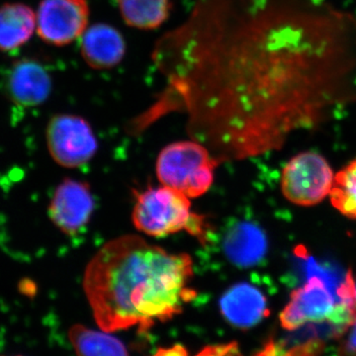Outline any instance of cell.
<instances>
[{
  "instance_id": "cell-1",
  "label": "cell",
  "mask_w": 356,
  "mask_h": 356,
  "mask_svg": "<svg viewBox=\"0 0 356 356\" xmlns=\"http://www.w3.org/2000/svg\"><path fill=\"white\" fill-rule=\"evenodd\" d=\"M151 58L163 86L129 133L181 114L221 163L280 151L356 103V16L327 0H193Z\"/></svg>"
},
{
  "instance_id": "cell-2",
  "label": "cell",
  "mask_w": 356,
  "mask_h": 356,
  "mask_svg": "<svg viewBox=\"0 0 356 356\" xmlns=\"http://www.w3.org/2000/svg\"><path fill=\"white\" fill-rule=\"evenodd\" d=\"M193 261L142 236L126 235L104 245L86 266L83 290L100 330L137 327L146 332L179 315L196 297L189 287Z\"/></svg>"
},
{
  "instance_id": "cell-3",
  "label": "cell",
  "mask_w": 356,
  "mask_h": 356,
  "mask_svg": "<svg viewBox=\"0 0 356 356\" xmlns=\"http://www.w3.org/2000/svg\"><path fill=\"white\" fill-rule=\"evenodd\" d=\"M132 220L136 229L147 236L163 238L186 231L199 242L207 240L206 217L192 212L189 197L166 185L137 194Z\"/></svg>"
},
{
  "instance_id": "cell-4",
  "label": "cell",
  "mask_w": 356,
  "mask_h": 356,
  "mask_svg": "<svg viewBox=\"0 0 356 356\" xmlns=\"http://www.w3.org/2000/svg\"><path fill=\"white\" fill-rule=\"evenodd\" d=\"M219 161L201 143L179 140L163 147L156 159V175L161 184L197 198L214 182Z\"/></svg>"
},
{
  "instance_id": "cell-5",
  "label": "cell",
  "mask_w": 356,
  "mask_h": 356,
  "mask_svg": "<svg viewBox=\"0 0 356 356\" xmlns=\"http://www.w3.org/2000/svg\"><path fill=\"white\" fill-rule=\"evenodd\" d=\"M356 317V302L351 297L337 301L332 290L317 276L290 295L289 302L280 313L281 327L294 331L306 324L329 322L346 330Z\"/></svg>"
},
{
  "instance_id": "cell-6",
  "label": "cell",
  "mask_w": 356,
  "mask_h": 356,
  "mask_svg": "<svg viewBox=\"0 0 356 356\" xmlns=\"http://www.w3.org/2000/svg\"><path fill=\"white\" fill-rule=\"evenodd\" d=\"M334 173L322 154L302 152L283 168L281 191L295 205H317L331 193Z\"/></svg>"
},
{
  "instance_id": "cell-7",
  "label": "cell",
  "mask_w": 356,
  "mask_h": 356,
  "mask_svg": "<svg viewBox=\"0 0 356 356\" xmlns=\"http://www.w3.org/2000/svg\"><path fill=\"white\" fill-rule=\"evenodd\" d=\"M46 140L51 159L63 168H81L97 153L95 131L79 115H53L47 125Z\"/></svg>"
},
{
  "instance_id": "cell-8",
  "label": "cell",
  "mask_w": 356,
  "mask_h": 356,
  "mask_svg": "<svg viewBox=\"0 0 356 356\" xmlns=\"http://www.w3.org/2000/svg\"><path fill=\"white\" fill-rule=\"evenodd\" d=\"M89 18L88 0H42L36 11V33L51 46H67L81 38Z\"/></svg>"
},
{
  "instance_id": "cell-9",
  "label": "cell",
  "mask_w": 356,
  "mask_h": 356,
  "mask_svg": "<svg viewBox=\"0 0 356 356\" xmlns=\"http://www.w3.org/2000/svg\"><path fill=\"white\" fill-rule=\"evenodd\" d=\"M95 210V199L86 182L65 178L54 192L49 217L62 233L74 236L88 225Z\"/></svg>"
},
{
  "instance_id": "cell-10",
  "label": "cell",
  "mask_w": 356,
  "mask_h": 356,
  "mask_svg": "<svg viewBox=\"0 0 356 356\" xmlns=\"http://www.w3.org/2000/svg\"><path fill=\"white\" fill-rule=\"evenodd\" d=\"M53 81L50 72L34 58H21L8 70L6 81V95L13 104L23 108H34L50 97Z\"/></svg>"
},
{
  "instance_id": "cell-11",
  "label": "cell",
  "mask_w": 356,
  "mask_h": 356,
  "mask_svg": "<svg viewBox=\"0 0 356 356\" xmlns=\"http://www.w3.org/2000/svg\"><path fill=\"white\" fill-rule=\"evenodd\" d=\"M127 44L122 33L107 23L88 26L81 38V55L90 69L107 70L120 65Z\"/></svg>"
},
{
  "instance_id": "cell-12",
  "label": "cell",
  "mask_w": 356,
  "mask_h": 356,
  "mask_svg": "<svg viewBox=\"0 0 356 356\" xmlns=\"http://www.w3.org/2000/svg\"><path fill=\"white\" fill-rule=\"evenodd\" d=\"M222 317L238 329H250L268 313L264 293L248 283H238L224 293L220 300Z\"/></svg>"
},
{
  "instance_id": "cell-13",
  "label": "cell",
  "mask_w": 356,
  "mask_h": 356,
  "mask_svg": "<svg viewBox=\"0 0 356 356\" xmlns=\"http://www.w3.org/2000/svg\"><path fill=\"white\" fill-rule=\"evenodd\" d=\"M268 248L266 234L257 225L238 222L225 235L222 248L232 264L240 267H250L264 259Z\"/></svg>"
},
{
  "instance_id": "cell-14",
  "label": "cell",
  "mask_w": 356,
  "mask_h": 356,
  "mask_svg": "<svg viewBox=\"0 0 356 356\" xmlns=\"http://www.w3.org/2000/svg\"><path fill=\"white\" fill-rule=\"evenodd\" d=\"M36 32V11L23 2L0 6V51L19 50Z\"/></svg>"
},
{
  "instance_id": "cell-15",
  "label": "cell",
  "mask_w": 356,
  "mask_h": 356,
  "mask_svg": "<svg viewBox=\"0 0 356 356\" xmlns=\"http://www.w3.org/2000/svg\"><path fill=\"white\" fill-rule=\"evenodd\" d=\"M126 25L138 30H156L170 18L172 0H117Z\"/></svg>"
},
{
  "instance_id": "cell-16",
  "label": "cell",
  "mask_w": 356,
  "mask_h": 356,
  "mask_svg": "<svg viewBox=\"0 0 356 356\" xmlns=\"http://www.w3.org/2000/svg\"><path fill=\"white\" fill-rule=\"evenodd\" d=\"M70 343L79 355L105 356L127 355L128 350L120 339L109 332L95 331L86 325L76 324L69 331Z\"/></svg>"
},
{
  "instance_id": "cell-17",
  "label": "cell",
  "mask_w": 356,
  "mask_h": 356,
  "mask_svg": "<svg viewBox=\"0 0 356 356\" xmlns=\"http://www.w3.org/2000/svg\"><path fill=\"white\" fill-rule=\"evenodd\" d=\"M329 197L341 214L356 220V159L334 175Z\"/></svg>"
},
{
  "instance_id": "cell-18",
  "label": "cell",
  "mask_w": 356,
  "mask_h": 356,
  "mask_svg": "<svg viewBox=\"0 0 356 356\" xmlns=\"http://www.w3.org/2000/svg\"><path fill=\"white\" fill-rule=\"evenodd\" d=\"M240 355V348L238 344L235 343L213 344V346H206L198 355Z\"/></svg>"
},
{
  "instance_id": "cell-19",
  "label": "cell",
  "mask_w": 356,
  "mask_h": 356,
  "mask_svg": "<svg viewBox=\"0 0 356 356\" xmlns=\"http://www.w3.org/2000/svg\"><path fill=\"white\" fill-rule=\"evenodd\" d=\"M348 334L343 343V350L346 353L356 355V317L348 325Z\"/></svg>"
},
{
  "instance_id": "cell-20",
  "label": "cell",
  "mask_w": 356,
  "mask_h": 356,
  "mask_svg": "<svg viewBox=\"0 0 356 356\" xmlns=\"http://www.w3.org/2000/svg\"><path fill=\"white\" fill-rule=\"evenodd\" d=\"M188 351L181 344H175L170 348H161L156 353V355H187Z\"/></svg>"
},
{
  "instance_id": "cell-21",
  "label": "cell",
  "mask_w": 356,
  "mask_h": 356,
  "mask_svg": "<svg viewBox=\"0 0 356 356\" xmlns=\"http://www.w3.org/2000/svg\"><path fill=\"white\" fill-rule=\"evenodd\" d=\"M353 290H355V299L356 302V282H355V287H353Z\"/></svg>"
}]
</instances>
